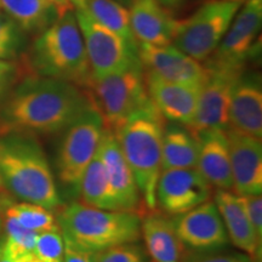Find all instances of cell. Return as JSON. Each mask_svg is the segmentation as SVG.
<instances>
[{"label":"cell","mask_w":262,"mask_h":262,"mask_svg":"<svg viewBox=\"0 0 262 262\" xmlns=\"http://www.w3.org/2000/svg\"><path fill=\"white\" fill-rule=\"evenodd\" d=\"M91 106L89 95L77 85L40 75L28 78L0 107V136L60 133Z\"/></svg>","instance_id":"obj_1"},{"label":"cell","mask_w":262,"mask_h":262,"mask_svg":"<svg viewBox=\"0 0 262 262\" xmlns=\"http://www.w3.org/2000/svg\"><path fill=\"white\" fill-rule=\"evenodd\" d=\"M0 178L5 189L49 210L61 208V198L41 147L28 135L0 136Z\"/></svg>","instance_id":"obj_2"},{"label":"cell","mask_w":262,"mask_h":262,"mask_svg":"<svg viewBox=\"0 0 262 262\" xmlns=\"http://www.w3.org/2000/svg\"><path fill=\"white\" fill-rule=\"evenodd\" d=\"M31 63L37 75L85 90L94 79L74 10L64 12L33 42Z\"/></svg>","instance_id":"obj_3"},{"label":"cell","mask_w":262,"mask_h":262,"mask_svg":"<svg viewBox=\"0 0 262 262\" xmlns=\"http://www.w3.org/2000/svg\"><path fill=\"white\" fill-rule=\"evenodd\" d=\"M164 118L155 104L131 116L113 133L135 178L146 212L157 210L156 189L162 172Z\"/></svg>","instance_id":"obj_4"},{"label":"cell","mask_w":262,"mask_h":262,"mask_svg":"<svg viewBox=\"0 0 262 262\" xmlns=\"http://www.w3.org/2000/svg\"><path fill=\"white\" fill-rule=\"evenodd\" d=\"M57 222L64 241L96 253L141 238V216L134 211L102 210L74 202L62 209Z\"/></svg>","instance_id":"obj_5"},{"label":"cell","mask_w":262,"mask_h":262,"mask_svg":"<svg viewBox=\"0 0 262 262\" xmlns=\"http://www.w3.org/2000/svg\"><path fill=\"white\" fill-rule=\"evenodd\" d=\"M85 91L102 118L103 129L112 133L131 116L153 104L146 89L142 66L93 79Z\"/></svg>","instance_id":"obj_6"},{"label":"cell","mask_w":262,"mask_h":262,"mask_svg":"<svg viewBox=\"0 0 262 262\" xmlns=\"http://www.w3.org/2000/svg\"><path fill=\"white\" fill-rule=\"evenodd\" d=\"M242 4L210 0L186 19H178L172 45L198 62L214 54Z\"/></svg>","instance_id":"obj_7"},{"label":"cell","mask_w":262,"mask_h":262,"mask_svg":"<svg viewBox=\"0 0 262 262\" xmlns=\"http://www.w3.org/2000/svg\"><path fill=\"white\" fill-rule=\"evenodd\" d=\"M103 122L93 106L84 111L64 129L57 155L58 179L66 186L79 192L80 180L100 145Z\"/></svg>","instance_id":"obj_8"},{"label":"cell","mask_w":262,"mask_h":262,"mask_svg":"<svg viewBox=\"0 0 262 262\" xmlns=\"http://www.w3.org/2000/svg\"><path fill=\"white\" fill-rule=\"evenodd\" d=\"M74 14L83 35L94 79L142 66L139 45L130 44L117 33L103 27L86 11L74 10Z\"/></svg>","instance_id":"obj_9"},{"label":"cell","mask_w":262,"mask_h":262,"mask_svg":"<svg viewBox=\"0 0 262 262\" xmlns=\"http://www.w3.org/2000/svg\"><path fill=\"white\" fill-rule=\"evenodd\" d=\"M262 25V0L242 4L214 54L203 62L206 66L243 68L256 54Z\"/></svg>","instance_id":"obj_10"},{"label":"cell","mask_w":262,"mask_h":262,"mask_svg":"<svg viewBox=\"0 0 262 262\" xmlns=\"http://www.w3.org/2000/svg\"><path fill=\"white\" fill-rule=\"evenodd\" d=\"M204 66L209 70V75L202 85L194 119L191 126H188L193 134L212 129H227L232 89L235 80L245 70V67Z\"/></svg>","instance_id":"obj_11"},{"label":"cell","mask_w":262,"mask_h":262,"mask_svg":"<svg viewBox=\"0 0 262 262\" xmlns=\"http://www.w3.org/2000/svg\"><path fill=\"white\" fill-rule=\"evenodd\" d=\"M212 186L196 168L162 170L157 183V206L166 215H181L209 201Z\"/></svg>","instance_id":"obj_12"},{"label":"cell","mask_w":262,"mask_h":262,"mask_svg":"<svg viewBox=\"0 0 262 262\" xmlns=\"http://www.w3.org/2000/svg\"><path fill=\"white\" fill-rule=\"evenodd\" d=\"M139 57L143 71L172 83L203 85L209 75L204 63L170 45H150L139 42Z\"/></svg>","instance_id":"obj_13"},{"label":"cell","mask_w":262,"mask_h":262,"mask_svg":"<svg viewBox=\"0 0 262 262\" xmlns=\"http://www.w3.org/2000/svg\"><path fill=\"white\" fill-rule=\"evenodd\" d=\"M172 221L183 245L195 250H215L228 243L224 221L214 202L202 203Z\"/></svg>","instance_id":"obj_14"},{"label":"cell","mask_w":262,"mask_h":262,"mask_svg":"<svg viewBox=\"0 0 262 262\" xmlns=\"http://www.w3.org/2000/svg\"><path fill=\"white\" fill-rule=\"evenodd\" d=\"M143 79L150 101L163 118L191 126L202 85L172 83L147 71H143Z\"/></svg>","instance_id":"obj_15"},{"label":"cell","mask_w":262,"mask_h":262,"mask_svg":"<svg viewBox=\"0 0 262 262\" xmlns=\"http://www.w3.org/2000/svg\"><path fill=\"white\" fill-rule=\"evenodd\" d=\"M232 178L235 193L241 195L261 194V140L234 129H226Z\"/></svg>","instance_id":"obj_16"},{"label":"cell","mask_w":262,"mask_h":262,"mask_svg":"<svg viewBox=\"0 0 262 262\" xmlns=\"http://www.w3.org/2000/svg\"><path fill=\"white\" fill-rule=\"evenodd\" d=\"M228 126L256 139L262 137V88L260 75L242 72L232 89Z\"/></svg>","instance_id":"obj_17"},{"label":"cell","mask_w":262,"mask_h":262,"mask_svg":"<svg viewBox=\"0 0 262 262\" xmlns=\"http://www.w3.org/2000/svg\"><path fill=\"white\" fill-rule=\"evenodd\" d=\"M98 149L106 168L108 180L119 202L120 209L124 211L137 212L142 216L143 211L141 209L142 199L135 178L129 168V164L124 158L117 137L112 131L103 130Z\"/></svg>","instance_id":"obj_18"},{"label":"cell","mask_w":262,"mask_h":262,"mask_svg":"<svg viewBox=\"0 0 262 262\" xmlns=\"http://www.w3.org/2000/svg\"><path fill=\"white\" fill-rule=\"evenodd\" d=\"M214 203L224 221L229 241L251 258L260 260L262 239L257 237L251 225L243 195L227 189H217Z\"/></svg>","instance_id":"obj_19"},{"label":"cell","mask_w":262,"mask_h":262,"mask_svg":"<svg viewBox=\"0 0 262 262\" xmlns=\"http://www.w3.org/2000/svg\"><path fill=\"white\" fill-rule=\"evenodd\" d=\"M129 12L131 29L137 42L159 47L172 44L178 19L159 0H135Z\"/></svg>","instance_id":"obj_20"},{"label":"cell","mask_w":262,"mask_h":262,"mask_svg":"<svg viewBox=\"0 0 262 262\" xmlns=\"http://www.w3.org/2000/svg\"><path fill=\"white\" fill-rule=\"evenodd\" d=\"M194 135L198 140V171L212 187L227 191L233 188L226 130H205Z\"/></svg>","instance_id":"obj_21"},{"label":"cell","mask_w":262,"mask_h":262,"mask_svg":"<svg viewBox=\"0 0 262 262\" xmlns=\"http://www.w3.org/2000/svg\"><path fill=\"white\" fill-rule=\"evenodd\" d=\"M142 234L148 254L155 262H181L185 245L180 241L173 221L158 210L141 216Z\"/></svg>","instance_id":"obj_22"},{"label":"cell","mask_w":262,"mask_h":262,"mask_svg":"<svg viewBox=\"0 0 262 262\" xmlns=\"http://www.w3.org/2000/svg\"><path fill=\"white\" fill-rule=\"evenodd\" d=\"M198 140L188 127L164 126L162 139V170L196 168Z\"/></svg>","instance_id":"obj_23"},{"label":"cell","mask_w":262,"mask_h":262,"mask_svg":"<svg viewBox=\"0 0 262 262\" xmlns=\"http://www.w3.org/2000/svg\"><path fill=\"white\" fill-rule=\"evenodd\" d=\"M79 192L84 204L102 210H122L116 193L108 180L106 168L98 148L93 160L85 169L83 178L80 180Z\"/></svg>","instance_id":"obj_24"},{"label":"cell","mask_w":262,"mask_h":262,"mask_svg":"<svg viewBox=\"0 0 262 262\" xmlns=\"http://www.w3.org/2000/svg\"><path fill=\"white\" fill-rule=\"evenodd\" d=\"M0 8L26 32H42L61 14L48 0H0Z\"/></svg>","instance_id":"obj_25"},{"label":"cell","mask_w":262,"mask_h":262,"mask_svg":"<svg viewBox=\"0 0 262 262\" xmlns=\"http://www.w3.org/2000/svg\"><path fill=\"white\" fill-rule=\"evenodd\" d=\"M86 12L98 24L117 33L130 44L139 45L131 29L129 9L116 0H88Z\"/></svg>","instance_id":"obj_26"},{"label":"cell","mask_w":262,"mask_h":262,"mask_svg":"<svg viewBox=\"0 0 262 262\" xmlns=\"http://www.w3.org/2000/svg\"><path fill=\"white\" fill-rule=\"evenodd\" d=\"M0 206L4 209V214L15 217L19 225L35 233L60 228L52 211L41 205L28 202L15 203L9 196H3L0 199Z\"/></svg>","instance_id":"obj_27"},{"label":"cell","mask_w":262,"mask_h":262,"mask_svg":"<svg viewBox=\"0 0 262 262\" xmlns=\"http://www.w3.org/2000/svg\"><path fill=\"white\" fill-rule=\"evenodd\" d=\"M4 229L5 239L3 241V248L10 258L34 250L38 233L25 228L15 217L8 214H4Z\"/></svg>","instance_id":"obj_28"},{"label":"cell","mask_w":262,"mask_h":262,"mask_svg":"<svg viewBox=\"0 0 262 262\" xmlns=\"http://www.w3.org/2000/svg\"><path fill=\"white\" fill-rule=\"evenodd\" d=\"M34 253L42 262H63L64 242L61 229L38 233Z\"/></svg>","instance_id":"obj_29"},{"label":"cell","mask_w":262,"mask_h":262,"mask_svg":"<svg viewBox=\"0 0 262 262\" xmlns=\"http://www.w3.org/2000/svg\"><path fill=\"white\" fill-rule=\"evenodd\" d=\"M17 24L8 16L0 14V58L11 60L16 56L19 44Z\"/></svg>","instance_id":"obj_30"},{"label":"cell","mask_w":262,"mask_h":262,"mask_svg":"<svg viewBox=\"0 0 262 262\" xmlns=\"http://www.w3.org/2000/svg\"><path fill=\"white\" fill-rule=\"evenodd\" d=\"M97 262H145V254L134 243L119 244L97 251Z\"/></svg>","instance_id":"obj_31"},{"label":"cell","mask_w":262,"mask_h":262,"mask_svg":"<svg viewBox=\"0 0 262 262\" xmlns=\"http://www.w3.org/2000/svg\"><path fill=\"white\" fill-rule=\"evenodd\" d=\"M243 199L251 225L257 237L262 239V196L261 194H247L243 195Z\"/></svg>","instance_id":"obj_32"},{"label":"cell","mask_w":262,"mask_h":262,"mask_svg":"<svg viewBox=\"0 0 262 262\" xmlns=\"http://www.w3.org/2000/svg\"><path fill=\"white\" fill-rule=\"evenodd\" d=\"M64 253H63V262H97V253L96 251L85 250V249L78 248L64 241Z\"/></svg>","instance_id":"obj_33"},{"label":"cell","mask_w":262,"mask_h":262,"mask_svg":"<svg viewBox=\"0 0 262 262\" xmlns=\"http://www.w3.org/2000/svg\"><path fill=\"white\" fill-rule=\"evenodd\" d=\"M16 74V66L9 60L0 58V97L11 85Z\"/></svg>","instance_id":"obj_34"},{"label":"cell","mask_w":262,"mask_h":262,"mask_svg":"<svg viewBox=\"0 0 262 262\" xmlns=\"http://www.w3.org/2000/svg\"><path fill=\"white\" fill-rule=\"evenodd\" d=\"M188 262H245V260L231 255H214V256H199Z\"/></svg>","instance_id":"obj_35"},{"label":"cell","mask_w":262,"mask_h":262,"mask_svg":"<svg viewBox=\"0 0 262 262\" xmlns=\"http://www.w3.org/2000/svg\"><path fill=\"white\" fill-rule=\"evenodd\" d=\"M12 262H42L40 257L34 253V250L29 251V253H25L22 255H18L14 258H11Z\"/></svg>","instance_id":"obj_36"},{"label":"cell","mask_w":262,"mask_h":262,"mask_svg":"<svg viewBox=\"0 0 262 262\" xmlns=\"http://www.w3.org/2000/svg\"><path fill=\"white\" fill-rule=\"evenodd\" d=\"M48 2L51 3V4L57 9V11L60 12L61 15H63L64 12L70 11V10H74L73 6L70 4L68 0H48Z\"/></svg>","instance_id":"obj_37"},{"label":"cell","mask_w":262,"mask_h":262,"mask_svg":"<svg viewBox=\"0 0 262 262\" xmlns=\"http://www.w3.org/2000/svg\"><path fill=\"white\" fill-rule=\"evenodd\" d=\"M70 4L73 6L74 10H78V11H86V4L88 0H68Z\"/></svg>","instance_id":"obj_38"},{"label":"cell","mask_w":262,"mask_h":262,"mask_svg":"<svg viewBox=\"0 0 262 262\" xmlns=\"http://www.w3.org/2000/svg\"><path fill=\"white\" fill-rule=\"evenodd\" d=\"M166 9H176L182 4L183 0H159Z\"/></svg>","instance_id":"obj_39"},{"label":"cell","mask_w":262,"mask_h":262,"mask_svg":"<svg viewBox=\"0 0 262 262\" xmlns=\"http://www.w3.org/2000/svg\"><path fill=\"white\" fill-rule=\"evenodd\" d=\"M0 262H12L11 258H10L4 251V248H3V241L0 242Z\"/></svg>","instance_id":"obj_40"},{"label":"cell","mask_w":262,"mask_h":262,"mask_svg":"<svg viewBox=\"0 0 262 262\" xmlns=\"http://www.w3.org/2000/svg\"><path fill=\"white\" fill-rule=\"evenodd\" d=\"M116 2H118V3H119V4H122L123 6H125V8L129 9L130 5L133 4V3L135 2V0H116Z\"/></svg>","instance_id":"obj_41"},{"label":"cell","mask_w":262,"mask_h":262,"mask_svg":"<svg viewBox=\"0 0 262 262\" xmlns=\"http://www.w3.org/2000/svg\"><path fill=\"white\" fill-rule=\"evenodd\" d=\"M3 196H5V187L2 182V178H0V199H2Z\"/></svg>","instance_id":"obj_42"},{"label":"cell","mask_w":262,"mask_h":262,"mask_svg":"<svg viewBox=\"0 0 262 262\" xmlns=\"http://www.w3.org/2000/svg\"><path fill=\"white\" fill-rule=\"evenodd\" d=\"M224 2H232V3H239V4H244L248 0H224Z\"/></svg>","instance_id":"obj_43"},{"label":"cell","mask_w":262,"mask_h":262,"mask_svg":"<svg viewBox=\"0 0 262 262\" xmlns=\"http://www.w3.org/2000/svg\"><path fill=\"white\" fill-rule=\"evenodd\" d=\"M0 229H2V219H0Z\"/></svg>","instance_id":"obj_44"},{"label":"cell","mask_w":262,"mask_h":262,"mask_svg":"<svg viewBox=\"0 0 262 262\" xmlns=\"http://www.w3.org/2000/svg\"><path fill=\"white\" fill-rule=\"evenodd\" d=\"M0 9H2V8H0Z\"/></svg>","instance_id":"obj_45"}]
</instances>
